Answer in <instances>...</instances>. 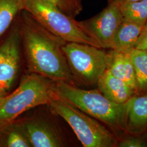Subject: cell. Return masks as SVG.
<instances>
[{
    "label": "cell",
    "mask_w": 147,
    "mask_h": 147,
    "mask_svg": "<svg viewBox=\"0 0 147 147\" xmlns=\"http://www.w3.org/2000/svg\"><path fill=\"white\" fill-rule=\"evenodd\" d=\"M22 11L20 24L21 44L30 72L54 82L64 81L75 85L76 81L62 50L67 42L48 31L28 13Z\"/></svg>",
    "instance_id": "1"
},
{
    "label": "cell",
    "mask_w": 147,
    "mask_h": 147,
    "mask_svg": "<svg viewBox=\"0 0 147 147\" xmlns=\"http://www.w3.org/2000/svg\"><path fill=\"white\" fill-rule=\"evenodd\" d=\"M54 90L69 103L113 130H124L125 104L111 101L98 89H81L64 81L55 82Z\"/></svg>",
    "instance_id": "2"
},
{
    "label": "cell",
    "mask_w": 147,
    "mask_h": 147,
    "mask_svg": "<svg viewBox=\"0 0 147 147\" xmlns=\"http://www.w3.org/2000/svg\"><path fill=\"white\" fill-rule=\"evenodd\" d=\"M55 82L37 74L24 76L16 89L0 98V126L16 121L27 111L48 105Z\"/></svg>",
    "instance_id": "3"
},
{
    "label": "cell",
    "mask_w": 147,
    "mask_h": 147,
    "mask_svg": "<svg viewBox=\"0 0 147 147\" xmlns=\"http://www.w3.org/2000/svg\"><path fill=\"white\" fill-rule=\"evenodd\" d=\"M48 105L53 113L68 124L84 147H117L118 138L113 132L64 99L55 90Z\"/></svg>",
    "instance_id": "4"
},
{
    "label": "cell",
    "mask_w": 147,
    "mask_h": 147,
    "mask_svg": "<svg viewBox=\"0 0 147 147\" xmlns=\"http://www.w3.org/2000/svg\"><path fill=\"white\" fill-rule=\"evenodd\" d=\"M23 11L53 35L65 42H79L100 48L74 18L41 0H22Z\"/></svg>",
    "instance_id": "5"
},
{
    "label": "cell",
    "mask_w": 147,
    "mask_h": 147,
    "mask_svg": "<svg viewBox=\"0 0 147 147\" xmlns=\"http://www.w3.org/2000/svg\"><path fill=\"white\" fill-rule=\"evenodd\" d=\"M103 49L79 42H65L63 53L75 81L92 86L107 68V52Z\"/></svg>",
    "instance_id": "6"
},
{
    "label": "cell",
    "mask_w": 147,
    "mask_h": 147,
    "mask_svg": "<svg viewBox=\"0 0 147 147\" xmlns=\"http://www.w3.org/2000/svg\"><path fill=\"white\" fill-rule=\"evenodd\" d=\"M124 16L120 6L114 3L108 5L97 15L79 21L81 27L101 49H111L113 38Z\"/></svg>",
    "instance_id": "7"
},
{
    "label": "cell",
    "mask_w": 147,
    "mask_h": 147,
    "mask_svg": "<svg viewBox=\"0 0 147 147\" xmlns=\"http://www.w3.org/2000/svg\"><path fill=\"white\" fill-rule=\"evenodd\" d=\"M21 45L20 28L17 25L0 45V98L7 95L18 76Z\"/></svg>",
    "instance_id": "8"
},
{
    "label": "cell",
    "mask_w": 147,
    "mask_h": 147,
    "mask_svg": "<svg viewBox=\"0 0 147 147\" xmlns=\"http://www.w3.org/2000/svg\"><path fill=\"white\" fill-rule=\"evenodd\" d=\"M33 147H62L67 143L53 121L43 115L16 119Z\"/></svg>",
    "instance_id": "9"
},
{
    "label": "cell",
    "mask_w": 147,
    "mask_h": 147,
    "mask_svg": "<svg viewBox=\"0 0 147 147\" xmlns=\"http://www.w3.org/2000/svg\"><path fill=\"white\" fill-rule=\"evenodd\" d=\"M124 130L137 135L147 130V92L134 96L125 103Z\"/></svg>",
    "instance_id": "10"
},
{
    "label": "cell",
    "mask_w": 147,
    "mask_h": 147,
    "mask_svg": "<svg viewBox=\"0 0 147 147\" xmlns=\"http://www.w3.org/2000/svg\"><path fill=\"white\" fill-rule=\"evenodd\" d=\"M97 86L105 97L118 104H125L137 94L130 86L113 76L107 70L100 77Z\"/></svg>",
    "instance_id": "11"
},
{
    "label": "cell",
    "mask_w": 147,
    "mask_h": 147,
    "mask_svg": "<svg viewBox=\"0 0 147 147\" xmlns=\"http://www.w3.org/2000/svg\"><path fill=\"white\" fill-rule=\"evenodd\" d=\"M107 70L138 92L134 65L130 54L113 49L107 52Z\"/></svg>",
    "instance_id": "12"
},
{
    "label": "cell",
    "mask_w": 147,
    "mask_h": 147,
    "mask_svg": "<svg viewBox=\"0 0 147 147\" xmlns=\"http://www.w3.org/2000/svg\"><path fill=\"white\" fill-rule=\"evenodd\" d=\"M144 25L124 18L113 38L111 49L130 53L135 49Z\"/></svg>",
    "instance_id": "13"
},
{
    "label": "cell",
    "mask_w": 147,
    "mask_h": 147,
    "mask_svg": "<svg viewBox=\"0 0 147 147\" xmlns=\"http://www.w3.org/2000/svg\"><path fill=\"white\" fill-rule=\"evenodd\" d=\"M0 147H32L17 120L0 126Z\"/></svg>",
    "instance_id": "14"
},
{
    "label": "cell",
    "mask_w": 147,
    "mask_h": 147,
    "mask_svg": "<svg viewBox=\"0 0 147 147\" xmlns=\"http://www.w3.org/2000/svg\"><path fill=\"white\" fill-rule=\"evenodd\" d=\"M134 65L138 90L147 92V50L134 49L130 53Z\"/></svg>",
    "instance_id": "15"
},
{
    "label": "cell",
    "mask_w": 147,
    "mask_h": 147,
    "mask_svg": "<svg viewBox=\"0 0 147 147\" xmlns=\"http://www.w3.org/2000/svg\"><path fill=\"white\" fill-rule=\"evenodd\" d=\"M22 11V0H0V37L8 29L17 14Z\"/></svg>",
    "instance_id": "16"
},
{
    "label": "cell",
    "mask_w": 147,
    "mask_h": 147,
    "mask_svg": "<svg viewBox=\"0 0 147 147\" xmlns=\"http://www.w3.org/2000/svg\"><path fill=\"white\" fill-rule=\"evenodd\" d=\"M119 6L124 19L145 25L147 22V0H138Z\"/></svg>",
    "instance_id": "17"
},
{
    "label": "cell",
    "mask_w": 147,
    "mask_h": 147,
    "mask_svg": "<svg viewBox=\"0 0 147 147\" xmlns=\"http://www.w3.org/2000/svg\"><path fill=\"white\" fill-rule=\"evenodd\" d=\"M117 147H147V143L140 137H132L118 141Z\"/></svg>",
    "instance_id": "18"
},
{
    "label": "cell",
    "mask_w": 147,
    "mask_h": 147,
    "mask_svg": "<svg viewBox=\"0 0 147 147\" xmlns=\"http://www.w3.org/2000/svg\"><path fill=\"white\" fill-rule=\"evenodd\" d=\"M58 8L63 13L71 16L70 11L66 0H41Z\"/></svg>",
    "instance_id": "19"
},
{
    "label": "cell",
    "mask_w": 147,
    "mask_h": 147,
    "mask_svg": "<svg viewBox=\"0 0 147 147\" xmlns=\"http://www.w3.org/2000/svg\"><path fill=\"white\" fill-rule=\"evenodd\" d=\"M69 5L70 14L72 18H74L79 15L82 9V0H66Z\"/></svg>",
    "instance_id": "20"
},
{
    "label": "cell",
    "mask_w": 147,
    "mask_h": 147,
    "mask_svg": "<svg viewBox=\"0 0 147 147\" xmlns=\"http://www.w3.org/2000/svg\"><path fill=\"white\" fill-rule=\"evenodd\" d=\"M135 49L147 50V22L143 28L141 36L137 42Z\"/></svg>",
    "instance_id": "21"
},
{
    "label": "cell",
    "mask_w": 147,
    "mask_h": 147,
    "mask_svg": "<svg viewBox=\"0 0 147 147\" xmlns=\"http://www.w3.org/2000/svg\"><path fill=\"white\" fill-rule=\"evenodd\" d=\"M138 1V0H109L108 2L114 3H116L117 5H123V4L126 3L134 2V1Z\"/></svg>",
    "instance_id": "22"
},
{
    "label": "cell",
    "mask_w": 147,
    "mask_h": 147,
    "mask_svg": "<svg viewBox=\"0 0 147 147\" xmlns=\"http://www.w3.org/2000/svg\"></svg>",
    "instance_id": "23"
}]
</instances>
